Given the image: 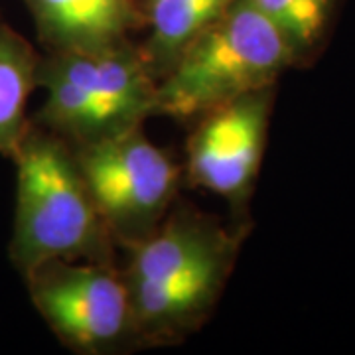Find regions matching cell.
I'll return each instance as SVG.
<instances>
[{"label": "cell", "instance_id": "277c9868", "mask_svg": "<svg viewBox=\"0 0 355 355\" xmlns=\"http://www.w3.org/2000/svg\"><path fill=\"white\" fill-rule=\"evenodd\" d=\"M24 280L42 318L69 347L103 349L132 322L127 284L101 266L50 261L30 270Z\"/></svg>", "mask_w": 355, "mask_h": 355}, {"label": "cell", "instance_id": "3957f363", "mask_svg": "<svg viewBox=\"0 0 355 355\" xmlns=\"http://www.w3.org/2000/svg\"><path fill=\"white\" fill-rule=\"evenodd\" d=\"M76 160L99 216L114 231L148 227L174 196L176 168L140 128L81 144Z\"/></svg>", "mask_w": 355, "mask_h": 355}, {"label": "cell", "instance_id": "9c48e42d", "mask_svg": "<svg viewBox=\"0 0 355 355\" xmlns=\"http://www.w3.org/2000/svg\"><path fill=\"white\" fill-rule=\"evenodd\" d=\"M225 243H229L227 237L207 223L196 219L174 221L137 247L127 284H148L170 279Z\"/></svg>", "mask_w": 355, "mask_h": 355}, {"label": "cell", "instance_id": "8992f818", "mask_svg": "<svg viewBox=\"0 0 355 355\" xmlns=\"http://www.w3.org/2000/svg\"><path fill=\"white\" fill-rule=\"evenodd\" d=\"M42 60L101 105L121 132L139 128L156 111L153 67L128 42L103 50L48 51Z\"/></svg>", "mask_w": 355, "mask_h": 355}, {"label": "cell", "instance_id": "30bf717a", "mask_svg": "<svg viewBox=\"0 0 355 355\" xmlns=\"http://www.w3.org/2000/svg\"><path fill=\"white\" fill-rule=\"evenodd\" d=\"M38 53L0 22V154L12 160L28 130L26 107L38 87Z\"/></svg>", "mask_w": 355, "mask_h": 355}, {"label": "cell", "instance_id": "8fae6325", "mask_svg": "<svg viewBox=\"0 0 355 355\" xmlns=\"http://www.w3.org/2000/svg\"><path fill=\"white\" fill-rule=\"evenodd\" d=\"M235 0H146V20L153 69L166 71L191 40L216 22Z\"/></svg>", "mask_w": 355, "mask_h": 355}, {"label": "cell", "instance_id": "52a82bcc", "mask_svg": "<svg viewBox=\"0 0 355 355\" xmlns=\"http://www.w3.org/2000/svg\"><path fill=\"white\" fill-rule=\"evenodd\" d=\"M48 51H91L125 44L142 12L135 0H22Z\"/></svg>", "mask_w": 355, "mask_h": 355}, {"label": "cell", "instance_id": "6da1fadb", "mask_svg": "<svg viewBox=\"0 0 355 355\" xmlns=\"http://www.w3.org/2000/svg\"><path fill=\"white\" fill-rule=\"evenodd\" d=\"M296 51L251 0H235L166 69L156 87V111L191 119L247 93L272 87Z\"/></svg>", "mask_w": 355, "mask_h": 355}, {"label": "cell", "instance_id": "5b68a950", "mask_svg": "<svg viewBox=\"0 0 355 355\" xmlns=\"http://www.w3.org/2000/svg\"><path fill=\"white\" fill-rule=\"evenodd\" d=\"M268 111L270 87L247 93L205 114L190 140L191 182L225 198L249 190L263 156Z\"/></svg>", "mask_w": 355, "mask_h": 355}, {"label": "cell", "instance_id": "7a4b0ae2", "mask_svg": "<svg viewBox=\"0 0 355 355\" xmlns=\"http://www.w3.org/2000/svg\"><path fill=\"white\" fill-rule=\"evenodd\" d=\"M16 211L10 261L26 277L50 261L101 249L103 219L65 140L34 123L14 154Z\"/></svg>", "mask_w": 355, "mask_h": 355}, {"label": "cell", "instance_id": "7c38bea8", "mask_svg": "<svg viewBox=\"0 0 355 355\" xmlns=\"http://www.w3.org/2000/svg\"><path fill=\"white\" fill-rule=\"evenodd\" d=\"M288 38L294 51L308 50L324 32L334 0H251Z\"/></svg>", "mask_w": 355, "mask_h": 355}, {"label": "cell", "instance_id": "ba28073f", "mask_svg": "<svg viewBox=\"0 0 355 355\" xmlns=\"http://www.w3.org/2000/svg\"><path fill=\"white\" fill-rule=\"evenodd\" d=\"M229 257L231 243H225L170 279L127 284L132 322L146 331H170L200 316L227 275Z\"/></svg>", "mask_w": 355, "mask_h": 355}]
</instances>
